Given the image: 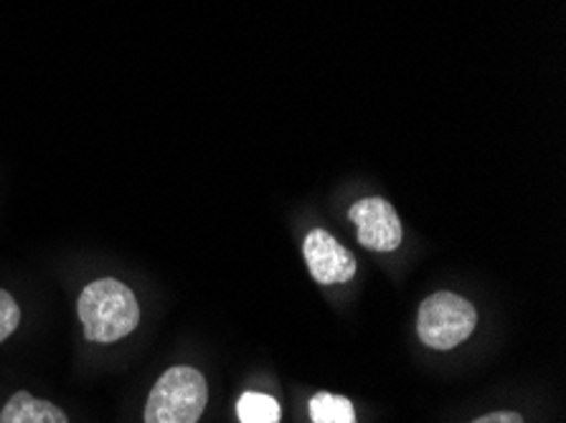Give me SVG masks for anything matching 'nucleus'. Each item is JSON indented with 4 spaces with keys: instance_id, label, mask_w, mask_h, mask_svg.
Wrapping results in <instances>:
<instances>
[{
    "instance_id": "1",
    "label": "nucleus",
    "mask_w": 566,
    "mask_h": 423,
    "mask_svg": "<svg viewBox=\"0 0 566 423\" xmlns=\"http://www.w3.org/2000/svg\"><path fill=\"white\" fill-rule=\"evenodd\" d=\"M76 313L90 342L109 345L130 335L140 325V305L133 289L115 276L94 279L82 289Z\"/></svg>"
},
{
    "instance_id": "2",
    "label": "nucleus",
    "mask_w": 566,
    "mask_h": 423,
    "mask_svg": "<svg viewBox=\"0 0 566 423\" xmlns=\"http://www.w3.org/2000/svg\"><path fill=\"white\" fill-rule=\"evenodd\" d=\"M206 403V378L191 366H176L153 385L145 401V423H199Z\"/></svg>"
},
{
    "instance_id": "3",
    "label": "nucleus",
    "mask_w": 566,
    "mask_h": 423,
    "mask_svg": "<svg viewBox=\"0 0 566 423\" xmlns=\"http://www.w3.org/2000/svg\"><path fill=\"white\" fill-rule=\"evenodd\" d=\"M478 313L465 297L452 292H434L419 307L417 332L427 348L452 350L473 335Z\"/></svg>"
},
{
    "instance_id": "4",
    "label": "nucleus",
    "mask_w": 566,
    "mask_h": 423,
    "mask_svg": "<svg viewBox=\"0 0 566 423\" xmlns=\"http://www.w3.org/2000/svg\"><path fill=\"white\" fill-rule=\"evenodd\" d=\"M348 219L358 229V244L368 252L389 254L401 246L405 229H401L399 213L394 211V205L386 198H361V201L350 205Z\"/></svg>"
},
{
    "instance_id": "5",
    "label": "nucleus",
    "mask_w": 566,
    "mask_h": 423,
    "mask_svg": "<svg viewBox=\"0 0 566 423\" xmlns=\"http://www.w3.org/2000/svg\"><path fill=\"white\" fill-rule=\"evenodd\" d=\"M303 256L317 284H346L356 274V258L328 231L315 229L305 236Z\"/></svg>"
},
{
    "instance_id": "6",
    "label": "nucleus",
    "mask_w": 566,
    "mask_h": 423,
    "mask_svg": "<svg viewBox=\"0 0 566 423\" xmlns=\"http://www.w3.org/2000/svg\"><path fill=\"white\" fill-rule=\"evenodd\" d=\"M0 423H69V419L59 405L19 391L8 399L3 411H0Z\"/></svg>"
},
{
    "instance_id": "7",
    "label": "nucleus",
    "mask_w": 566,
    "mask_h": 423,
    "mask_svg": "<svg viewBox=\"0 0 566 423\" xmlns=\"http://www.w3.org/2000/svg\"><path fill=\"white\" fill-rule=\"evenodd\" d=\"M311 419L313 423H356L354 403L343 395L317 393L311 399Z\"/></svg>"
},
{
    "instance_id": "8",
    "label": "nucleus",
    "mask_w": 566,
    "mask_h": 423,
    "mask_svg": "<svg viewBox=\"0 0 566 423\" xmlns=\"http://www.w3.org/2000/svg\"><path fill=\"white\" fill-rule=\"evenodd\" d=\"M237 416L242 423H280L282 409L272 395L244 393L237 401Z\"/></svg>"
},
{
    "instance_id": "9",
    "label": "nucleus",
    "mask_w": 566,
    "mask_h": 423,
    "mask_svg": "<svg viewBox=\"0 0 566 423\" xmlns=\"http://www.w3.org/2000/svg\"><path fill=\"white\" fill-rule=\"evenodd\" d=\"M19 325H21L19 302L13 299V295H8L6 289H0V345L19 330Z\"/></svg>"
},
{
    "instance_id": "10",
    "label": "nucleus",
    "mask_w": 566,
    "mask_h": 423,
    "mask_svg": "<svg viewBox=\"0 0 566 423\" xmlns=\"http://www.w3.org/2000/svg\"><path fill=\"white\" fill-rule=\"evenodd\" d=\"M473 423H523V416L513 411H499V413H488V416H480Z\"/></svg>"
}]
</instances>
